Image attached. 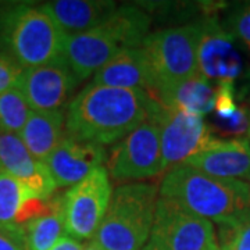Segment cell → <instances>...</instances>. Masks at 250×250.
Returning a JSON list of instances; mask_svg holds the SVG:
<instances>
[{
    "label": "cell",
    "instance_id": "1",
    "mask_svg": "<svg viewBox=\"0 0 250 250\" xmlns=\"http://www.w3.org/2000/svg\"><path fill=\"white\" fill-rule=\"evenodd\" d=\"M159 107L160 102L146 90L89 83L67 106L65 135L100 146L116 145Z\"/></svg>",
    "mask_w": 250,
    "mask_h": 250
},
{
    "label": "cell",
    "instance_id": "2",
    "mask_svg": "<svg viewBox=\"0 0 250 250\" xmlns=\"http://www.w3.org/2000/svg\"><path fill=\"white\" fill-rule=\"evenodd\" d=\"M152 18L136 6H123L102 25L68 36L64 59L78 81L86 80L117 54L142 46Z\"/></svg>",
    "mask_w": 250,
    "mask_h": 250
},
{
    "label": "cell",
    "instance_id": "3",
    "mask_svg": "<svg viewBox=\"0 0 250 250\" xmlns=\"http://www.w3.org/2000/svg\"><path fill=\"white\" fill-rule=\"evenodd\" d=\"M159 193L160 197L170 199L190 213L214 223L250 208L248 182L213 177L187 164L167 171Z\"/></svg>",
    "mask_w": 250,
    "mask_h": 250
},
{
    "label": "cell",
    "instance_id": "4",
    "mask_svg": "<svg viewBox=\"0 0 250 250\" xmlns=\"http://www.w3.org/2000/svg\"><path fill=\"white\" fill-rule=\"evenodd\" d=\"M67 38L41 6L4 3L0 14V46L27 70L64 56Z\"/></svg>",
    "mask_w": 250,
    "mask_h": 250
},
{
    "label": "cell",
    "instance_id": "5",
    "mask_svg": "<svg viewBox=\"0 0 250 250\" xmlns=\"http://www.w3.org/2000/svg\"><path fill=\"white\" fill-rule=\"evenodd\" d=\"M159 188L129 182L113 192L93 242L103 250H142L152 233Z\"/></svg>",
    "mask_w": 250,
    "mask_h": 250
},
{
    "label": "cell",
    "instance_id": "6",
    "mask_svg": "<svg viewBox=\"0 0 250 250\" xmlns=\"http://www.w3.org/2000/svg\"><path fill=\"white\" fill-rule=\"evenodd\" d=\"M202 24L168 28L149 34L142 49L149 60L156 83V95L199 75L197 49Z\"/></svg>",
    "mask_w": 250,
    "mask_h": 250
},
{
    "label": "cell",
    "instance_id": "7",
    "mask_svg": "<svg viewBox=\"0 0 250 250\" xmlns=\"http://www.w3.org/2000/svg\"><path fill=\"white\" fill-rule=\"evenodd\" d=\"M113 196L107 168L98 167L62 196L65 232L77 241L93 239Z\"/></svg>",
    "mask_w": 250,
    "mask_h": 250
},
{
    "label": "cell",
    "instance_id": "8",
    "mask_svg": "<svg viewBox=\"0 0 250 250\" xmlns=\"http://www.w3.org/2000/svg\"><path fill=\"white\" fill-rule=\"evenodd\" d=\"M150 241L161 250H221L210 220L159 197Z\"/></svg>",
    "mask_w": 250,
    "mask_h": 250
},
{
    "label": "cell",
    "instance_id": "9",
    "mask_svg": "<svg viewBox=\"0 0 250 250\" xmlns=\"http://www.w3.org/2000/svg\"><path fill=\"white\" fill-rule=\"evenodd\" d=\"M154 114L111 147L107 171L114 181L129 184L163 172L160 126Z\"/></svg>",
    "mask_w": 250,
    "mask_h": 250
},
{
    "label": "cell",
    "instance_id": "10",
    "mask_svg": "<svg viewBox=\"0 0 250 250\" xmlns=\"http://www.w3.org/2000/svg\"><path fill=\"white\" fill-rule=\"evenodd\" d=\"M154 118L160 126L163 171L184 164L214 139L203 117L166 107L160 103Z\"/></svg>",
    "mask_w": 250,
    "mask_h": 250
},
{
    "label": "cell",
    "instance_id": "11",
    "mask_svg": "<svg viewBox=\"0 0 250 250\" xmlns=\"http://www.w3.org/2000/svg\"><path fill=\"white\" fill-rule=\"evenodd\" d=\"M78 83L80 81L62 56L47 64L24 70L17 89L22 93L31 110L56 111L70 104Z\"/></svg>",
    "mask_w": 250,
    "mask_h": 250
},
{
    "label": "cell",
    "instance_id": "12",
    "mask_svg": "<svg viewBox=\"0 0 250 250\" xmlns=\"http://www.w3.org/2000/svg\"><path fill=\"white\" fill-rule=\"evenodd\" d=\"M202 24L197 49L199 74L215 85L231 83L245 72V62L233 38L215 18H206Z\"/></svg>",
    "mask_w": 250,
    "mask_h": 250
},
{
    "label": "cell",
    "instance_id": "13",
    "mask_svg": "<svg viewBox=\"0 0 250 250\" xmlns=\"http://www.w3.org/2000/svg\"><path fill=\"white\" fill-rule=\"evenodd\" d=\"M57 196L43 199L27 185L0 172V231L25 239L24 228L32 220L50 213Z\"/></svg>",
    "mask_w": 250,
    "mask_h": 250
},
{
    "label": "cell",
    "instance_id": "14",
    "mask_svg": "<svg viewBox=\"0 0 250 250\" xmlns=\"http://www.w3.org/2000/svg\"><path fill=\"white\" fill-rule=\"evenodd\" d=\"M106 152L103 146L62 138L59 146L46 159L45 164L57 188L74 187L92 171L103 166Z\"/></svg>",
    "mask_w": 250,
    "mask_h": 250
},
{
    "label": "cell",
    "instance_id": "15",
    "mask_svg": "<svg viewBox=\"0 0 250 250\" xmlns=\"http://www.w3.org/2000/svg\"><path fill=\"white\" fill-rule=\"evenodd\" d=\"M0 172L27 185L43 199H52L57 189L45 163L35 159L16 134H0Z\"/></svg>",
    "mask_w": 250,
    "mask_h": 250
},
{
    "label": "cell",
    "instance_id": "16",
    "mask_svg": "<svg viewBox=\"0 0 250 250\" xmlns=\"http://www.w3.org/2000/svg\"><path fill=\"white\" fill-rule=\"evenodd\" d=\"M184 164L205 174L228 179H250V142L248 139L214 138Z\"/></svg>",
    "mask_w": 250,
    "mask_h": 250
},
{
    "label": "cell",
    "instance_id": "17",
    "mask_svg": "<svg viewBox=\"0 0 250 250\" xmlns=\"http://www.w3.org/2000/svg\"><path fill=\"white\" fill-rule=\"evenodd\" d=\"M92 83L123 89H142L154 98L156 83L142 46L118 53L95 72Z\"/></svg>",
    "mask_w": 250,
    "mask_h": 250
},
{
    "label": "cell",
    "instance_id": "18",
    "mask_svg": "<svg viewBox=\"0 0 250 250\" xmlns=\"http://www.w3.org/2000/svg\"><path fill=\"white\" fill-rule=\"evenodd\" d=\"M67 36L88 32L102 25L118 7L108 0H54L41 4Z\"/></svg>",
    "mask_w": 250,
    "mask_h": 250
},
{
    "label": "cell",
    "instance_id": "19",
    "mask_svg": "<svg viewBox=\"0 0 250 250\" xmlns=\"http://www.w3.org/2000/svg\"><path fill=\"white\" fill-rule=\"evenodd\" d=\"M18 136L35 159L45 163L46 159L52 154V152L65 136L64 110H32Z\"/></svg>",
    "mask_w": 250,
    "mask_h": 250
},
{
    "label": "cell",
    "instance_id": "20",
    "mask_svg": "<svg viewBox=\"0 0 250 250\" xmlns=\"http://www.w3.org/2000/svg\"><path fill=\"white\" fill-rule=\"evenodd\" d=\"M156 99L166 107L203 117L214 110L215 88L199 74L170 89L161 90Z\"/></svg>",
    "mask_w": 250,
    "mask_h": 250
},
{
    "label": "cell",
    "instance_id": "21",
    "mask_svg": "<svg viewBox=\"0 0 250 250\" xmlns=\"http://www.w3.org/2000/svg\"><path fill=\"white\" fill-rule=\"evenodd\" d=\"M65 233L62 196H57L50 213L32 220L24 228L28 250H50Z\"/></svg>",
    "mask_w": 250,
    "mask_h": 250
},
{
    "label": "cell",
    "instance_id": "22",
    "mask_svg": "<svg viewBox=\"0 0 250 250\" xmlns=\"http://www.w3.org/2000/svg\"><path fill=\"white\" fill-rule=\"evenodd\" d=\"M31 111L27 100L17 88L0 93V134H20Z\"/></svg>",
    "mask_w": 250,
    "mask_h": 250
},
{
    "label": "cell",
    "instance_id": "23",
    "mask_svg": "<svg viewBox=\"0 0 250 250\" xmlns=\"http://www.w3.org/2000/svg\"><path fill=\"white\" fill-rule=\"evenodd\" d=\"M221 250H250V208L217 221Z\"/></svg>",
    "mask_w": 250,
    "mask_h": 250
},
{
    "label": "cell",
    "instance_id": "24",
    "mask_svg": "<svg viewBox=\"0 0 250 250\" xmlns=\"http://www.w3.org/2000/svg\"><path fill=\"white\" fill-rule=\"evenodd\" d=\"M24 68L7 52L0 50V93L17 88Z\"/></svg>",
    "mask_w": 250,
    "mask_h": 250
},
{
    "label": "cell",
    "instance_id": "25",
    "mask_svg": "<svg viewBox=\"0 0 250 250\" xmlns=\"http://www.w3.org/2000/svg\"><path fill=\"white\" fill-rule=\"evenodd\" d=\"M225 29L250 49V6L241 7L231 14Z\"/></svg>",
    "mask_w": 250,
    "mask_h": 250
},
{
    "label": "cell",
    "instance_id": "26",
    "mask_svg": "<svg viewBox=\"0 0 250 250\" xmlns=\"http://www.w3.org/2000/svg\"><path fill=\"white\" fill-rule=\"evenodd\" d=\"M0 250H28L24 238L0 231Z\"/></svg>",
    "mask_w": 250,
    "mask_h": 250
},
{
    "label": "cell",
    "instance_id": "27",
    "mask_svg": "<svg viewBox=\"0 0 250 250\" xmlns=\"http://www.w3.org/2000/svg\"><path fill=\"white\" fill-rule=\"evenodd\" d=\"M50 250H83V246L80 241L74 239L68 235H64Z\"/></svg>",
    "mask_w": 250,
    "mask_h": 250
},
{
    "label": "cell",
    "instance_id": "28",
    "mask_svg": "<svg viewBox=\"0 0 250 250\" xmlns=\"http://www.w3.org/2000/svg\"><path fill=\"white\" fill-rule=\"evenodd\" d=\"M83 250H103V249H102L99 245H96L95 242L92 241V242H89L86 246H83Z\"/></svg>",
    "mask_w": 250,
    "mask_h": 250
},
{
    "label": "cell",
    "instance_id": "29",
    "mask_svg": "<svg viewBox=\"0 0 250 250\" xmlns=\"http://www.w3.org/2000/svg\"><path fill=\"white\" fill-rule=\"evenodd\" d=\"M142 250H161L157 245H154L152 241H149L145 246H143V249Z\"/></svg>",
    "mask_w": 250,
    "mask_h": 250
},
{
    "label": "cell",
    "instance_id": "30",
    "mask_svg": "<svg viewBox=\"0 0 250 250\" xmlns=\"http://www.w3.org/2000/svg\"><path fill=\"white\" fill-rule=\"evenodd\" d=\"M3 6H4V3H0V14H1V9H3Z\"/></svg>",
    "mask_w": 250,
    "mask_h": 250
},
{
    "label": "cell",
    "instance_id": "31",
    "mask_svg": "<svg viewBox=\"0 0 250 250\" xmlns=\"http://www.w3.org/2000/svg\"><path fill=\"white\" fill-rule=\"evenodd\" d=\"M249 136H250V128H249Z\"/></svg>",
    "mask_w": 250,
    "mask_h": 250
}]
</instances>
